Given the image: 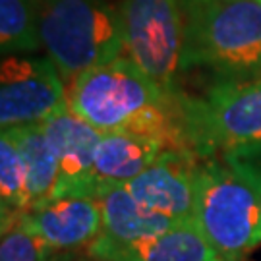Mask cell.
Here are the masks:
<instances>
[{
    "label": "cell",
    "mask_w": 261,
    "mask_h": 261,
    "mask_svg": "<svg viewBox=\"0 0 261 261\" xmlns=\"http://www.w3.org/2000/svg\"><path fill=\"white\" fill-rule=\"evenodd\" d=\"M68 111L101 134L157 140L165 149H190L182 116V91L153 82L130 56L91 68L66 85Z\"/></svg>",
    "instance_id": "6da1fadb"
},
{
    "label": "cell",
    "mask_w": 261,
    "mask_h": 261,
    "mask_svg": "<svg viewBox=\"0 0 261 261\" xmlns=\"http://www.w3.org/2000/svg\"><path fill=\"white\" fill-rule=\"evenodd\" d=\"M236 82L261 74V0H215L184 14L180 72Z\"/></svg>",
    "instance_id": "7a4b0ae2"
},
{
    "label": "cell",
    "mask_w": 261,
    "mask_h": 261,
    "mask_svg": "<svg viewBox=\"0 0 261 261\" xmlns=\"http://www.w3.org/2000/svg\"><path fill=\"white\" fill-rule=\"evenodd\" d=\"M43 50L64 84L126 53L118 8L107 0H31Z\"/></svg>",
    "instance_id": "3957f363"
},
{
    "label": "cell",
    "mask_w": 261,
    "mask_h": 261,
    "mask_svg": "<svg viewBox=\"0 0 261 261\" xmlns=\"http://www.w3.org/2000/svg\"><path fill=\"white\" fill-rule=\"evenodd\" d=\"M194 221L224 261L261 246V192L226 159H201Z\"/></svg>",
    "instance_id": "277c9868"
},
{
    "label": "cell",
    "mask_w": 261,
    "mask_h": 261,
    "mask_svg": "<svg viewBox=\"0 0 261 261\" xmlns=\"http://www.w3.org/2000/svg\"><path fill=\"white\" fill-rule=\"evenodd\" d=\"M190 149L203 159H223L261 143V77L215 84L201 97L182 93Z\"/></svg>",
    "instance_id": "5b68a950"
},
{
    "label": "cell",
    "mask_w": 261,
    "mask_h": 261,
    "mask_svg": "<svg viewBox=\"0 0 261 261\" xmlns=\"http://www.w3.org/2000/svg\"><path fill=\"white\" fill-rule=\"evenodd\" d=\"M118 12L126 56L163 89L178 93L176 74L184 33L182 0H122Z\"/></svg>",
    "instance_id": "8992f818"
},
{
    "label": "cell",
    "mask_w": 261,
    "mask_h": 261,
    "mask_svg": "<svg viewBox=\"0 0 261 261\" xmlns=\"http://www.w3.org/2000/svg\"><path fill=\"white\" fill-rule=\"evenodd\" d=\"M68 109L66 84L48 56L10 55L0 68L2 130L43 124Z\"/></svg>",
    "instance_id": "52a82bcc"
},
{
    "label": "cell",
    "mask_w": 261,
    "mask_h": 261,
    "mask_svg": "<svg viewBox=\"0 0 261 261\" xmlns=\"http://www.w3.org/2000/svg\"><path fill=\"white\" fill-rule=\"evenodd\" d=\"M201 159L194 151L165 149L126 188L138 203L153 213L174 221H192Z\"/></svg>",
    "instance_id": "ba28073f"
},
{
    "label": "cell",
    "mask_w": 261,
    "mask_h": 261,
    "mask_svg": "<svg viewBox=\"0 0 261 261\" xmlns=\"http://www.w3.org/2000/svg\"><path fill=\"white\" fill-rule=\"evenodd\" d=\"M43 130L58 161L56 197H93V163L103 134L68 109L45 120Z\"/></svg>",
    "instance_id": "9c48e42d"
},
{
    "label": "cell",
    "mask_w": 261,
    "mask_h": 261,
    "mask_svg": "<svg viewBox=\"0 0 261 261\" xmlns=\"http://www.w3.org/2000/svg\"><path fill=\"white\" fill-rule=\"evenodd\" d=\"M16 219L55 252L89 246L103 232L101 207L93 197L48 199Z\"/></svg>",
    "instance_id": "30bf717a"
},
{
    "label": "cell",
    "mask_w": 261,
    "mask_h": 261,
    "mask_svg": "<svg viewBox=\"0 0 261 261\" xmlns=\"http://www.w3.org/2000/svg\"><path fill=\"white\" fill-rule=\"evenodd\" d=\"M87 255L95 261H213L219 257L194 219L167 232L128 242L101 234L87 246Z\"/></svg>",
    "instance_id": "8fae6325"
},
{
    "label": "cell",
    "mask_w": 261,
    "mask_h": 261,
    "mask_svg": "<svg viewBox=\"0 0 261 261\" xmlns=\"http://www.w3.org/2000/svg\"><path fill=\"white\" fill-rule=\"evenodd\" d=\"M165 151L157 140L132 134H103L93 163V199L126 186Z\"/></svg>",
    "instance_id": "7c38bea8"
},
{
    "label": "cell",
    "mask_w": 261,
    "mask_h": 261,
    "mask_svg": "<svg viewBox=\"0 0 261 261\" xmlns=\"http://www.w3.org/2000/svg\"><path fill=\"white\" fill-rule=\"evenodd\" d=\"M103 215V232L114 240H140L167 232L186 221H174L165 215L153 213L138 203L126 186H116L97 199Z\"/></svg>",
    "instance_id": "4fadbf2b"
},
{
    "label": "cell",
    "mask_w": 261,
    "mask_h": 261,
    "mask_svg": "<svg viewBox=\"0 0 261 261\" xmlns=\"http://www.w3.org/2000/svg\"><path fill=\"white\" fill-rule=\"evenodd\" d=\"M8 132H12V136L16 138L28 165L29 209L53 199L58 184V161L45 136L43 126L35 124L23 128H12Z\"/></svg>",
    "instance_id": "5bb4252c"
},
{
    "label": "cell",
    "mask_w": 261,
    "mask_h": 261,
    "mask_svg": "<svg viewBox=\"0 0 261 261\" xmlns=\"http://www.w3.org/2000/svg\"><path fill=\"white\" fill-rule=\"evenodd\" d=\"M29 209L28 165L12 132L0 134V213L2 221L16 219Z\"/></svg>",
    "instance_id": "9a60e30c"
},
{
    "label": "cell",
    "mask_w": 261,
    "mask_h": 261,
    "mask_svg": "<svg viewBox=\"0 0 261 261\" xmlns=\"http://www.w3.org/2000/svg\"><path fill=\"white\" fill-rule=\"evenodd\" d=\"M0 48L2 56L43 48L31 0H0Z\"/></svg>",
    "instance_id": "2e32d148"
},
{
    "label": "cell",
    "mask_w": 261,
    "mask_h": 261,
    "mask_svg": "<svg viewBox=\"0 0 261 261\" xmlns=\"http://www.w3.org/2000/svg\"><path fill=\"white\" fill-rule=\"evenodd\" d=\"M53 253L55 250L19 223V219L2 223L0 261H50Z\"/></svg>",
    "instance_id": "e0dca14e"
},
{
    "label": "cell",
    "mask_w": 261,
    "mask_h": 261,
    "mask_svg": "<svg viewBox=\"0 0 261 261\" xmlns=\"http://www.w3.org/2000/svg\"><path fill=\"white\" fill-rule=\"evenodd\" d=\"M223 159H226L230 165H234L240 172H244L261 192V143L228 153Z\"/></svg>",
    "instance_id": "ac0fdd59"
},
{
    "label": "cell",
    "mask_w": 261,
    "mask_h": 261,
    "mask_svg": "<svg viewBox=\"0 0 261 261\" xmlns=\"http://www.w3.org/2000/svg\"><path fill=\"white\" fill-rule=\"evenodd\" d=\"M209 2H215V0H182V10H184V14H188L190 10L199 8L203 4H209Z\"/></svg>",
    "instance_id": "d6986e66"
},
{
    "label": "cell",
    "mask_w": 261,
    "mask_h": 261,
    "mask_svg": "<svg viewBox=\"0 0 261 261\" xmlns=\"http://www.w3.org/2000/svg\"><path fill=\"white\" fill-rule=\"evenodd\" d=\"M213 261H224V259H223V257H215Z\"/></svg>",
    "instance_id": "ffe728a7"
},
{
    "label": "cell",
    "mask_w": 261,
    "mask_h": 261,
    "mask_svg": "<svg viewBox=\"0 0 261 261\" xmlns=\"http://www.w3.org/2000/svg\"><path fill=\"white\" fill-rule=\"evenodd\" d=\"M259 77H261V74H259Z\"/></svg>",
    "instance_id": "44dd1931"
}]
</instances>
